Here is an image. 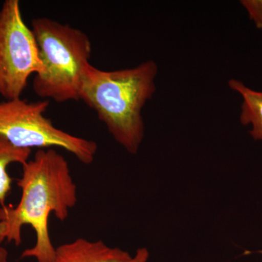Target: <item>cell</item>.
<instances>
[{
	"mask_svg": "<svg viewBox=\"0 0 262 262\" xmlns=\"http://www.w3.org/2000/svg\"><path fill=\"white\" fill-rule=\"evenodd\" d=\"M158 67L152 60L131 68L103 71L90 64L84 72L80 100L96 113L117 144L130 155L145 136L142 110L156 91Z\"/></svg>",
	"mask_w": 262,
	"mask_h": 262,
	"instance_id": "7a4b0ae2",
	"label": "cell"
},
{
	"mask_svg": "<svg viewBox=\"0 0 262 262\" xmlns=\"http://www.w3.org/2000/svg\"><path fill=\"white\" fill-rule=\"evenodd\" d=\"M37 42L24 22L18 0H6L0 10V96L20 98L29 77L42 72Z\"/></svg>",
	"mask_w": 262,
	"mask_h": 262,
	"instance_id": "5b68a950",
	"label": "cell"
},
{
	"mask_svg": "<svg viewBox=\"0 0 262 262\" xmlns=\"http://www.w3.org/2000/svg\"><path fill=\"white\" fill-rule=\"evenodd\" d=\"M258 253H260V254H261V256H262V250H260V251H258Z\"/></svg>",
	"mask_w": 262,
	"mask_h": 262,
	"instance_id": "7c38bea8",
	"label": "cell"
},
{
	"mask_svg": "<svg viewBox=\"0 0 262 262\" xmlns=\"http://www.w3.org/2000/svg\"><path fill=\"white\" fill-rule=\"evenodd\" d=\"M32 149H21L10 144L0 136V204L5 206L7 196L12 189L13 179L8 172V167L12 163L24 165L30 158Z\"/></svg>",
	"mask_w": 262,
	"mask_h": 262,
	"instance_id": "ba28073f",
	"label": "cell"
},
{
	"mask_svg": "<svg viewBox=\"0 0 262 262\" xmlns=\"http://www.w3.org/2000/svg\"><path fill=\"white\" fill-rule=\"evenodd\" d=\"M228 84L242 98L239 121L244 126H251L249 134L253 140L262 142V90L251 89L236 79H231Z\"/></svg>",
	"mask_w": 262,
	"mask_h": 262,
	"instance_id": "52a82bcc",
	"label": "cell"
},
{
	"mask_svg": "<svg viewBox=\"0 0 262 262\" xmlns=\"http://www.w3.org/2000/svg\"><path fill=\"white\" fill-rule=\"evenodd\" d=\"M17 185L21 191L18 204L0 207V244L6 241L20 246L22 228L31 226L36 234L35 245L24 250L20 258L51 262L56 247L49 234V215L53 213L57 220L65 222L78 201L68 162L53 148L38 149L32 159L22 165Z\"/></svg>",
	"mask_w": 262,
	"mask_h": 262,
	"instance_id": "6da1fadb",
	"label": "cell"
},
{
	"mask_svg": "<svg viewBox=\"0 0 262 262\" xmlns=\"http://www.w3.org/2000/svg\"><path fill=\"white\" fill-rule=\"evenodd\" d=\"M133 257L125 250L111 247L100 239L79 237L56 247L51 262H133Z\"/></svg>",
	"mask_w": 262,
	"mask_h": 262,
	"instance_id": "8992f818",
	"label": "cell"
},
{
	"mask_svg": "<svg viewBox=\"0 0 262 262\" xmlns=\"http://www.w3.org/2000/svg\"><path fill=\"white\" fill-rule=\"evenodd\" d=\"M149 258V251L146 248H139L136 250L133 257V262H148Z\"/></svg>",
	"mask_w": 262,
	"mask_h": 262,
	"instance_id": "30bf717a",
	"label": "cell"
},
{
	"mask_svg": "<svg viewBox=\"0 0 262 262\" xmlns=\"http://www.w3.org/2000/svg\"><path fill=\"white\" fill-rule=\"evenodd\" d=\"M49 104V100L30 102L21 98L2 101L0 136L21 149L61 148L84 165L94 163L97 143L55 126L44 115Z\"/></svg>",
	"mask_w": 262,
	"mask_h": 262,
	"instance_id": "277c9868",
	"label": "cell"
},
{
	"mask_svg": "<svg viewBox=\"0 0 262 262\" xmlns=\"http://www.w3.org/2000/svg\"><path fill=\"white\" fill-rule=\"evenodd\" d=\"M8 253L5 248L0 246V262L8 261Z\"/></svg>",
	"mask_w": 262,
	"mask_h": 262,
	"instance_id": "8fae6325",
	"label": "cell"
},
{
	"mask_svg": "<svg viewBox=\"0 0 262 262\" xmlns=\"http://www.w3.org/2000/svg\"><path fill=\"white\" fill-rule=\"evenodd\" d=\"M241 4L247 12L250 20L262 31V0H242Z\"/></svg>",
	"mask_w": 262,
	"mask_h": 262,
	"instance_id": "9c48e42d",
	"label": "cell"
},
{
	"mask_svg": "<svg viewBox=\"0 0 262 262\" xmlns=\"http://www.w3.org/2000/svg\"><path fill=\"white\" fill-rule=\"evenodd\" d=\"M42 70L34 76V92L39 97L64 103L80 100L92 43L86 33L48 18L32 20Z\"/></svg>",
	"mask_w": 262,
	"mask_h": 262,
	"instance_id": "3957f363",
	"label": "cell"
}]
</instances>
